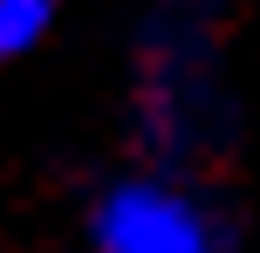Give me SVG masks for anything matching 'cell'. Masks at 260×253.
Wrapping results in <instances>:
<instances>
[{"instance_id": "cell-1", "label": "cell", "mask_w": 260, "mask_h": 253, "mask_svg": "<svg viewBox=\"0 0 260 253\" xmlns=\"http://www.w3.org/2000/svg\"><path fill=\"white\" fill-rule=\"evenodd\" d=\"M89 253H233V219L178 171H130L96 192Z\"/></svg>"}, {"instance_id": "cell-2", "label": "cell", "mask_w": 260, "mask_h": 253, "mask_svg": "<svg viewBox=\"0 0 260 253\" xmlns=\"http://www.w3.org/2000/svg\"><path fill=\"white\" fill-rule=\"evenodd\" d=\"M55 27V0H0V62L27 55Z\"/></svg>"}]
</instances>
